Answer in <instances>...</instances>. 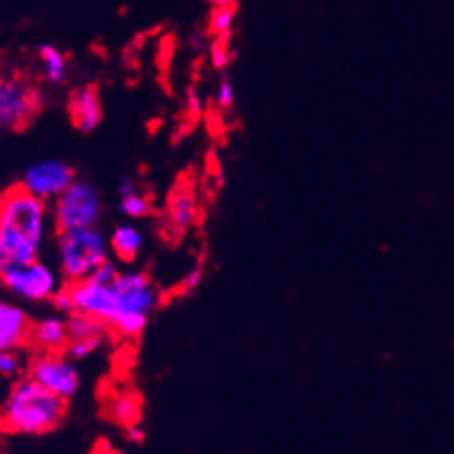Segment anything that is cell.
Returning <instances> with one entry per match:
<instances>
[{
    "label": "cell",
    "instance_id": "6da1fadb",
    "mask_svg": "<svg viewBox=\"0 0 454 454\" xmlns=\"http://www.w3.org/2000/svg\"><path fill=\"white\" fill-rule=\"evenodd\" d=\"M67 285L74 294L75 311L99 317L108 329L129 340H137L146 331L148 317L161 302V294L146 271H120L113 283L86 278Z\"/></svg>",
    "mask_w": 454,
    "mask_h": 454
},
{
    "label": "cell",
    "instance_id": "7a4b0ae2",
    "mask_svg": "<svg viewBox=\"0 0 454 454\" xmlns=\"http://www.w3.org/2000/svg\"><path fill=\"white\" fill-rule=\"evenodd\" d=\"M53 225L51 206L20 184L0 194V271L40 258Z\"/></svg>",
    "mask_w": 454,
    "mask_h": 454
},
{
    "label": "cell",
    "instance_id": "3957f363",
    "mask_svg": "<svg viewBox=\"0 0 454 454\" xmlns=\"http://www.w3.org/2000/svg\"><path fill=\"white\" fill-rule=\"evenodd\" d=\"M65 415L67 399L58 397L34 378L25 375L13 381L0 408V430L7 434L40 437L56 430Z\"/></svg>",
    "mask_w": 454,
    "mask_h": 454
},
{
    "label": "cell",
    "instance_id": "277c9868",
    "mask_svg": "<svg viewBox=\"0 0 454 454\" xmlns=\"http://www.w3.org/2000/svg\"><path fill=\"white\" fill-rule=\"evenodd\" d=\"M111 245L99 227L58 231V262L67 283H80L108 261Z\"/></svg>",
    "mask_w": 454,
    "mask_h": 454
},
{
    "label": "cell",
    "instance_id": "5b68a950",
    "mask_svg": "<svg viewBox=\"0 0 454 454\" xmlns=\"http://www.w3.org/2000/svg\"><path fill=\"white\" fill-rule=\"evenodd\" d=\"M0 283L16 298L27 302H47L60 292L67 280L49 262L34 258L0 271Z\"/></svg>",
    "mask_w": 454,
    "mask_h": 454
},
{
    "label": "cell",
    "instance_id": "8992f818",
    "mask_svg": "<svg viewBox=\"0 0 454 454\" xmlns=\"http://www.w3.org/2000/svg\"><path fill=\"white\" fill-rule=\"evenodd\" d=\"M102 197L90 181L77 179L56 201H51V216L56 231L98 227L102 219Z\"/></svg>",
    "mask_w": 454,
    "mask_h": 454
},
{
    "label": "cell",
    "instance_id": "52a82bcc",
    "mask_svg": "<svg viewBox=\"0 0 454 454\" xmlns=\"http://www.w3.org/2000/svg\"><path fill=\"white\" fill-rule=\"evenodd\" d=\"M27 375L67 402L75 397L82 384L75 360H71L67 353H35L27 362Z\"/></svg>",
    "mask_w": 454,
    "mask_h": 454
},
{
    "label": "cell",
    "instance_id": "ba28073f",
    "mask_svg": "<svg viewBox=\"0 0 454 454\" xmlns=\"http://www.w3.org/2000/svg\"><path fill=\"white\" fill-rule=\"evenodd\" d=\"M75 181V170L62 159H44L34 163L22 175L20 185L43 201L51 203Z\"/></svg>",
    "mask_w": 454,
    "mask_h": 454
},
{
    "label": "cell",
    "instance_id": "9c48e42d",
    "mask_svg": "<svg viewBox=\"0 0 454 454\" xmlns=\"http://www.w3.org/2000/svg\"><path fill=\"white\" fill-rule=\"evenodd\" d=\"M40 111V98L31 86L22 80H4L3 98H0V129L20 130L29 124Z\"/></svg>",
    "mask_w": 454,
    "mask_h": 454
},
{
    "label": "cell",
    "instance_id": "30bf717a",
    "mask_svg": "<svg viewBox=\"0 0 454 454\" xmlns=\"http://www.w3.org/2000/svg\"><path fill=\"white\" fill-rule=\"evenodd\" d=\"M34 320L22 307L0 301V351H22L29 347Z\"/></svg>",
    "mask_w": 454,
    "mask_h": 454
},
{
    "label": "cell",
    "instance_id": "8fae6325",
    "mask_svg": "<svg viewBox=\"0 0 454 454\" xmlns=\"http://www.w3.org/2000/svg\"><path fill=\"white\" fill-rule=\"evenodd\" d=\"M199 215H201V206H199L197 192L185 184L172 188L166 203V231L170 230L175 234H184L197 223Z\"/></svg>",
    "mask_w": 454,
    "mask_h": 454
},
{
    "label": "cell",
    "instance_id": "7c38bea8",
    "mask_svg": "<svg viewBox=\"0 0 454 454\" xmlns=\"http://www.w3.org/2000/svg\"><path fill=\"white\" fill-rule=\"evenodd\" d=\"M69 117L74 121L75 130H80V133L89 135L93 130H98L104 117L102 98H99L98 86L86 84L82 89L74 90V95L69 99Z\"/></svg>",
    "mask_w": 454,
    "mask_h": 454
},
{
    "label": "cell",
    "instance_id": "4fadbf2b",
    "mask_svg": "<svg viewBox=\"0 0 454 454\" xmlns=\"http://www.w3.org/2000/svg\"><path fill=\"white\" fill-rule=\"evenodd\" d=\"M69 325H67V316H47L40 317L31 325L29 347L35 353H65L67 344H69Z\"/></svg>",
    "mask_w": 454,
    "mask_h": 454
},
{
    "label": "cell",
    "instance_id": "5bb4252c",
    "mask_svg": "<svg viewBox=\"0 0 454 454\" xmlns=\"http://www.w3.org/2000/svg\"><path fill=\"white\" fill-rule=\"evenodd\" d=\"M108 245L117 261H121L124 265H133L144 249V234L135 223H121L113 230Z\"/></svg>",
    "mask_w": 454,
    "mask_h": 454
},
{
    "label": "cell",
    "instance_id": "9a60e30c",
    "mask_svg": "<svg viewBox=\"0 0 454 454\" xmlns=\"http://www.w3.org/2000/svg\"><path fill=\"white\" fill-rule=\"evenodd\" d=\"M106 415L108 419L120 424L121 428L130 424H137L142 421V397L133 390H121L115 393L106 402Z\"/></svg>",
    "mask_w": 454,
    "mask_h": 454
},
{
    "label": "cell",
    "instance_id": "2e32d148",
    "mask_svg": "<svg viewBox=\"0 0 454 454\" xmlns=\"http://www.w3.org/2000/svg\"><path fill=\"white\" fill-rule=\"evenodd\" d=\"M38 60L43 65L44 80L49 84H62L69 75V58H67L65 51H60L53 44H43L38 49Z\"/></svg>",
    "mask_w": 454,
    "mask_h": 454
},
{
    "label": "cell",
    "instance_id": "e0dca14e",
    "mask_svg": "<svg viewBox=\"0 0 454 454\" xmlns=\"http://www.w3.org/2000/svg\"><path fill=\"white\" fill-rule=\"evenodd\" d=\"M67 325H69L71 340L106 338V333L111 331L106 326V322H102L99 317L90 316V313H82V311H75V313H71V316H67Z\"/></svg>",
    "mask_w": 454,
    "mask_h": 454
},
{
    "label": "cell",
    "instance_id": "ac0fdd59",
    "mask_svg": "<svg viewBox=\"0 0 454 454\" xmlns=\"http://www.w3.org/2000/svg\"><path fill=\"white\" fill-rule=\"evenodd\" d=\"M236 9H239V4H230V7H212L210 20H207V31H210L212 38L230 40L231 35H234Z\"/></svg>",
    "mask_w": 454,
    "mask_h": 454
},
{
    "label": "cell",
    "instance_id": "d6986e66",
    "mask_svg": "<svg viewBox=\"0 0 454 454\" xmlns=\"http://www.w3.org/2000/svg\"><path fill=\"white\" fill-rule=\"evenodd\" d=\"M120 212L126 216V219L142 221L153 215V201L148 199V194L135 190V192L120 197Z\"/></svg>",
    "mask_w": 454,
    "mask_h": 454
},
{
    "label": "cell",
    "instance_id": "ffe728a7",
    "mask_svg": "<svg viewBox=\"0 0 454 454\" xmlns=\"http://www.w3.org/2000/svg\"><path fill=\"white\" fill-rule=\"evenodd\" d=\"M27 373V362L20 351H0V378L18 380Z\"/></svg>",
    "mask_w": 454,
    "mask_h": 454
},
{
    "label": "cell",
    "instance_id": "44dd1931",
    "mask_svg": "<svg viewBox=\"0 0 454 454\" xmlns=\"http://www.w3.org/2000/svg\"><path fill=\"white\" fill-rule=\"evenodd\" d=\"M104 338H80V340H69L65 353L71 357V360H86V357L93 356L95 351L102 348Z\"/></svg>",
    "mask_w": 454,
    "mask_h": 454
},
{
    "label": "cell",
    "instance_id": "7402d4cb",
    "mask_svg": "<svg viewBox=\"0 0 454 454\" xmlns=\"http://www.w3.org/2000/svg\"><path fill=\"white\" fill-rule=\"evenodd\" d=\"M207 58H210V65L215 67L216 71H227V67L231 65V49L230 40L212 38L210 47H207Z\"/></svg>",
    "mask_w": 454,
    "mask_h": 454
},
{
    "label": "cell",
    "instance_id": "603a6c76",
    "mask_svg": "<svg viewBox=\"0 0 454 454\" xmlns=\"http://www.w3.org/2000/svg\"><path fill=\"white\" fill-rule=\"evenodd\" d=\"M234 104H236L234 80H231L227 71H223V74H221L219 84H216V108H219V111H231Z\"/></svg>",
    "mask_w": 454,
    "mask_h": 454
},
{
    "label": "cell",
    "instance_id": "cb8c5ba5",
    "mask_svg": "<svg viewBox=\"0 0 454 454\" xmlns=\"http://www.w3.org/2000/svg\"><path fill=\"white\" fill-rule=\"evenodd\" d=\"M203 278H206V258H199L197 265L185 274L184 283H181V294H184V296H192V294L203 285Z\"/></svg>",
    "mask_w": 454,
    "mask_h": 454
},
{
    "label": "cell",
    "instance_id": "d4e9b609",
    "mask_svg": "<svg viewBox=\"0 0 454 454\" xmlns=\"http://www.w3.org/2000/svg\"><path fill=\"white\" fill-rule=\"evenodd\" d=\"M49 302H51L53 309H56L58 313H62V316H71V313H75L74 294H71L69 285H65V287H62Z\"/></svg>",
    "mask_w": 454,
    "mask_h": 454
},
{
    "label": "cell",
    "instance_id": "484cf974",
    "mask_svg": "<svg viewBox=\"0 0 454 454\" xmlns=\"http://www.w3.org/2000/svg\"><path fill=\"white\" fill-rule=\"evenodd\" d=\"M207 35H210L207 29H194L192 34H190L188 44L194 53H199V56H201V53H207V47H210V38H207Z\"/></svg>",
    "mask_w": 454,
    "mask_h": 454
},
{
    "label": "cell",
    "instance_id": "4316f807",
    "mask_svg": "<svg viewBox=\"0 0 454 454\" xmlns=\"http://www.w3.org/2000/svg\"><path fill=\"white\" fill-rule=\"evenodd\" d=\"M185 111L190 117H199L203 113V99L194 86H190L188 93H185Z\"/></svg>",
    "mask_w": 454,
    "mask_h": 454
},
{
    "label": "cell",
    "instance_id": "83f0119b",
    "mask_svg": "<svg viewBox=\"0 0 454 454\" xmlns=\"http://www.w3.org/2000/svg\"><path fill=\"white\" fill-rule=\"evenodd\" d=\"M124 439L129 443H133V446H144L146 443V430H144V426L139 424H130L124 428Z\"/></svg>",
    "mask_w": 454,
    "mask_h": 454
},
{
    "label": "cell",
    "instance_id": "f1b7e54d",
    "mask_svg": "<svg viewBox=\"0 0 454 454\" xmlns=\"http://www.w3.org/2000/svg\"><path fill=\"white\" fill-rule=\"evenodd\" d=\"M135 190H139V188H137V184H135V179H130V176L121 179L120 185H117V194H120V197L135 192Z\"/></svg>",
    "mask_w": 454,
    "mask_h": 454
},
{
    "label": "cell",
    "instance_id": "f546056e",
    "mask_svg": "<svg viewBox=\"0 0 454 454\" xmlns=\"http://www.w3.org/2000/svg\"><path fill=\"white\" fill-rule=\"evenodd\" d=\"M212 7H230V4H239L236 0H210Z\"/></svg>",
    "mask_w": 454,
    "mask_h": 454
},
{
    "label": "cell",
    "instance_id": "4dcf8cb0",
    "mask_svg": "<svg viewBox=\"0 0 454 454\" xmlns=\"http://www.w3.org/2000/svg\"><path fill=\"white\" fill-rule=\"evenodd\" d=\"M3 89H4V77H0V98H3Z\"/></svg>",
    "mask_w": 454,
    "mask_h": 454
}]
</instances>
